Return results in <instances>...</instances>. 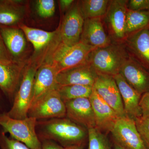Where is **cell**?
<instances>
[{
	"mask_svg": "<svg viewBox=\"0 0 149 149\" xmlns=\"http://www.w3.org/2000/svg\"><path fill=\"white\" fill-rule=\"evenodd\" d=\"M101 18L85 19L80 42L95 49L111 44V40L106 33Z\"/></svg>",
	"mask_w": 149,
	"mask_h": 149,
	"instance_id": "ac0fdd59",
	"label": "cell"
},
{
	"mask_svg": "<svg viewBox=\"0 0 149 149\" xmlns=\"http://www.w3.org/2000/svg\"><path fill=\"white\" fill-rule=\"evenodd\" d=\"M149 27L130 34L125 37V45L136 57H134L146 68H149Z\"/></svg>",
	"mask_w": 149,
	"mask_h": 149,
	"instance_id": "44dd1931",
	"label": "cell"
},
{
	"mask_svg": "<svg viewBox=\"0 0 149 149\" xmlns=\"http://www.w3.org/2000/svg\"><path fill=\"white\" fill-rule=\"evenodd\" d=\"M113 77L120 92L125 116L134 120L141 117L139 103L142 95L132 88L119 73Z\"/></svg>",
	"mask_w": 149,
	"mask_h": 149,
	"instance_id": "ffe728a7",
	"label": "cell"
},
{
	"mask_svg": "<svg viewBox=\"0 0 149 149\" xmlns=\"http://www.w3.org/2000/svg\"><path fill=\"white\" fill-rule=\"evenodd\" d=\"M119 74L142 95L149 92V71L133 56L125 61Z\"/></svg>",
	"mask_w": 149,
	"mask_h": 149,
	"instance_id": "8fae6325",
	"label": "cell"
},
{
	"mask_svg": "<svg viewBox=\"0 0 149 149\" xmlns=\"http://www.w3.org/2000/svg\"><path fill=\"white\" fill-rule=\"evenodd\" d=\"M93 87L119 117L126 116L120 92L113 76L98 73Z\"/></svg>",
	"mask_w": 149,
	"mask_h": 149,
	"instance_id": "30bf717a",
	"label": "cell"
},
{
	"mask_svg": "<svg viewBox=\"0 0 149 149\" xmlns=\"http://www.w3.org/2000/svg\"><path fill=\"white\" fill-rule=\"evenodd\" d=\"M21 82L15 95L12 105L6 114L15 119H22L28 117V111L32 103L34 80L39 67L28 61Z\"/></svg>",
	"mask_w": 149,
	"mask_h": 149,
	"instance_id": "277c9868",
	"label": "cell"
},
{
	"mask_svg": "<svg viewBox=\"0 0 149 149\" xmlns=\"http://www.w3.org/2000/svg\"><path fill=\"white\" fill-rule=\"evenodd\" d=\"M36 10L38 15L43 18H49L54 14L55 3L54 0H38Z\"/></svg>",
	"mask_w": 149,
	"mask_h": 149,
	"instance_id": "4316f807",
	"label": "cell"
},
{
	"mask_svg": "<svg viewBox=\"0 0 149 149\" xmlns=\"http://www.w3.org/2000/svg\"><path fill=\"white\" fill-rule=\"evenodd\" d=\"M84 20L78 2H74L67 12L59 26L61 42L68 46L79 43Z\"/></svg>",
	"mask_w": 149,
	"mask_h": 149,
	"instance_id": "9c48e42d",
	"label": "cell"
},
{
	"mask_svg": "<svg viewBox=\"0 0 149 149\" xmlns=\"http://www.w3.org/2000/svg\"><path fill=\"white\" fill-rule=\"evenodd\" d=\"M89 99L94 111L96 128L104 134L110 133L120 117L99 95L93 87Z\"/></svg>",
	"mask_w": 149,
	"mask_h": 149,
	"instance_id": "4fadbf2b",
	"label": "cell"
},
{
	"mask_svg": "<svg viewBox=\"0 0 149 149\" xmlns=\"http://www.w3.org/2000/svg\"><path fill=\"white\" fill-rule=\"evenodd\" d=\"M142 116H149V92L141 96L139 103Z\"/></svg>",
	"mask_w": 149,
	"mask_h": 149,
	"instance_id": "1f68e13d",
	"label": "cell"
},
{
	"mask_svg": "<svg viewBox=\"0 0 149 149\" xmlns=\"http://www.w3.org/2000/svg\"><path fill=\"white\" fill-rule=\"evenodd\" d=\"M13 62L0 33V63L9 64Z\"/></svg>",
	"mask_w": 149,
	"mask_h": 149,
	"instance_id": "4dcf8cb0",
	"label": "cell"
},
{
	"mask_svg": "<svg viewBox=\"0 0 149 149\" xmlns=\"http://www.w3.org/2000/svg\"><path fill=\"white\" fill-rule=\"evenodd\" d=\"M36 130L40 141H54L64 148H83L88 140V129L66 117L37 120Z\"/></svg>",
	"mask_w": 149,
	"mask_h": 149,
	"instance_id": "6da1fadb",
	"label": "cell"
},
{
	"mask_svg": "<svg viewBox=\"0 0 149 149\" xmlns=\"http://www.w3.org/2000/svg\"><path fill=\"white\" fill-rule=\"evenodd\" d=\"M74 1L72 0H61L59 1L61 8L62 10H68L70 8L74 3Z\"/></svg>",
	"mask_w": 149,
	"mask_h": 149,
	"instance_id": "836d02e7",
	"label": "cell"
},
{
	"mask_svg": "<svg viewBox=\"0 0 149 149\" xmlns=\"http://www.w3.org/2000/svg\"><path fill=\"white\" fill-rule=\"evenodd\" d=\"M58 74L55 68L49 63H44L39 67L34 80L31 105L47 93L56 88Z\"/></svg>",
	"mask_w": 149,
	"mask_h": 149,
	"instance_id": "d6986e66",
	"label": "cell"
},
{
	"mask_svg": "<svg viewBox=\"0 0 149 149\" xmlns=\"http://www.w3.org/2000/svg\"><path fill=\"white\" fill-rule=\"evenodd\" d=\"M149 26V10L134 11L127 9L125 37Z\"/></svg>",
	"mask_w": 149,
	"mask_h": 149,
	"instance_id": "603a6c76",
	"label": "cell"
},
{
	"mask_svg": "<svg viewBox=\"0 0 149 149\" xmlns=\"http://www.w3.org/2000/svg\"><path fill=\"white\" fill-rule=\"evenodd\" d=\"M128 1H110L104 16L110 34L115 39L118 41L125 38V24Z\"/></svg>",
	"mask_w": 149,
	"mask_h": 149,
	"instance_id": "9a60e30c",
	"label": "cell"
},
{
	"mask_svg": "<svg viewBox=\"0 0 149 149\" xmlns=\"http://www.w3.org/2000/svg\"><path fill=\"white\" fill-rule=\"evenodd\" d=\"M135 121L140 136L149 149V116L137 118Z\"/></svg>",
	"mask_w": 149,
	"mask_h": 149,
	"instance_id": "f1b7e54d",
	"label": "cell"
},
{
	"mask_svg": "<svg viewBox=\"0 0 149 149\" xmlns=\"http://www.w3.org/2000/svg\"><path fill=\"white\" fill-rule=\"evenodd\" d=\"M22 2L14 0H0V26H18L22 23L26 8Z\"/></svg>",
	"mask_w": 149,
	"mask_h": 149,
	"instance_id": "7402d4cb",
	"label": "cell"
},
{
	"mask_svg": "<svg viewBox=\"0 0 149 149\" xmlns=\"http://www.w3.org/2000/svg\"><path fill=\"white\" fill-rule=\"evenodd\" d=\"M95 49L81 42L68 46L60 41L51 49L43 63H51L59 73L85 63L89 54Z\"/></svg>",
	"mask_w": 149,
	"mask_h": 149,
	"instance_id": "3957f363",
	"label": "cell"
},
{
	"mask_svg": "<svg viewBox=\"0 0 149 149\" xmlns=\"http://www.w3.org/2000/svg\"><path fill=\"white\" fill-rule=\"evenodd\" d=\"M110 133L112 140L128 149H149L139 134L135 120L128 116L119 117Z\"/></svg>",
	"mask_w": 149,
	"mask_h": 149,
	"instance_id": "52a82bcc",
	"label": "cell"
},
{
	"mask_svg": "<svg viewBox=\"0 0 149 149\" xmlns=\"http://www.w3.org/2000/svg\"><path fill=\"white\" fill-rule=\"evenodd\" d=\"M27 116L37 120L66 117L65 104L56 88L32 104Z\"/></svg>",
	"mask_w": 149,
	"mask_h": 149,
	"instance_id": "8992f818",
	"label": "cell"
},
{
	"mask_svg": "<svg viewBox=\"0 0 149 149\" xmlns=\"http://www.w3.org/2000/svg\"><path fill=\"white\" fill-rule=\"evenodd\" d=\"M111 143L112 145V149H128L120 146L113 140H112Z\"/></svg>",
	"mask_w": 149,
	"mask_h": 149,
	"instance_id": "e575fe53",
	"label": "cell"
},
{
	"mask_svg": "<svg viewBox=\"0 0 149 149\" xmlns=\"http://www.w3.org/2000/svg\"><path fill=\"white\" fill-rule=\"evenodd\" d=\"M64 103L66 118L87 129L96 128L94 111L89 98H80Z\"/></svg>",
	"mask_w": 149,
	"mask_h": 149,
	"instance_id": "2e32d148",
	"label": "cell"
},
{
	"mask_svg": "<svg viewBox=\"0 0 149 149\" xmlns=\"http://www.w3.org/2000/svg\"><path fill=\"white\" fill-rule=\"evenodd\" d=\"M2 95H4L3 93L2 92V91L0 90V115L3 114V113H5L2 111L1 107L2 105L1 104L2 100Z\"/></svg>",
	"mask_w": 149,
	"mask_h": 149,
	"instance_id": "d590c367",
	"label": "cell"
},
{
	"mask_svg": "<svg viewBox=\"0 0 149 149\" xmlns=\"http://www.w3.org/2000/svg\"><path fill=\"white\" fill-rule=\"evenodd\" d=\"M18 27L22 30L27 40L32 44L34 47V58L29 61L30 62H35L43 53L46 54L44 61L51 49L61 40L59 27L52 32L29 27L23 22L20 23Z\"/></svg>",
	"mask_w": 149,
	"mask_h": 149,
	"instance_id": "ba28073f",
	"label": "cell"
},
{
	"mask_svg": "<svg viewBox=\"0 0 149 149\" xmlns=\"http://www.w3.org/2000/svg\"><path fill=\"white\" fill-rule=\"evenodd\" d=\"M0 33L14 62H22L27 50V38L18 26H0Z\"/></svg>",
	"mask_w": 149,
	"mask_h": 149,
	"instance_id": "e0dca14e",
	"label": "cell"
},
{
	"mask_svg": "<svg viewBox=\"0 0 149 149\" xmlns=\"http://www.w3.org/2000/svg\"><path fill=\"white\" fill-rule=\"evenodd\" d=\"M130 56L125 46L112 43L103 47L96 48L90 53L87 61L98 73L114 76Z\"/></svg>",
	"mask_w": 149,
	"mask_h": 149,
	"instance_id": "7a4b0ae2",
	"label": "cell"
},
{
	"mask_svg": "<svg viewBox=\"0 0 149 149\" xmlns=\"http://www.w3.org/2000/svg\"><path fill=\"white\" fill-rule=\"evenodd\" d=\"M27 65V61L13 62L9 64L0 63V90L11 102Z\"/></svg>",
	"mask_w": 149,
	"mask_h": 149,
	"instance_id": "7c38bea8",
	"label": "cell"
},
{
	"mask_svg": "<svg viewBox=\"0 0 149 149\" xmlns=\"http://www.w3.org/2000/svg\"><path fill=\"white\" fill-rule=\"evenodd\" d=\"M0 149H30L25 144L9 138L0 126Z\"/></svg>",
	"mask_w": 149,
	"mask_h": 149,
	"instance_id": "83f0119b",
	"label": "cell"
},
{
	"mask_svg": "<svg viewBox=\"0 0 149 149\" xmlns=\"http://www.w3.org/2000/svg\"><path fill=\"white\" fill-rule=\"evenodd\" d=\"M127 7L128 9L131 10H149V0L128 1Z\"/></svg>",
	"mask_w": 149,
	"mask_h": 149,
	"instance_id": "f546056e",
	"label": "cell"
},
{
	"mask_svg": "<svg viewBox=\"0 0 149 149\" xmlns=\"http://www.w3.org/2000/svg\"><path fill=\"white\" fill-rule=\"evenodd\" d=\"M57 90L63 101L80 98H89L93 91V87L86 85H73L57 86Z\"/></svg>",
	"mask_w": 149,
	"mask_h": 149,
	"instance_id": "d4e9b609",
	"label": "cell"
},
{
	"mask_svg": "<svg viewBox=\"0 0 149 149\" xmlns=\"http://www.w3.org/2000/svg\"><path fill=\"white\" fill-rule=\"evenodd\" d=\"M109 2V0H83L78 2V4L85 19L104 16Z\"/></svg>",
	"mask_w": 149,
	"mask_h": 149,
	"instance_id": "cb8c5ba5",
	"label": "cell"
},
{
	"mask_svg": "<svg viewBox=\"0 0 149 149\" xmlns=\"http://www.w3.org/2000/svg\"><path fill=\"white\" fill-rule=\"evenodd\" d=\"M37 119L12 118L5 113L0 115V126L11 137L25 144L30 149H42V143L36 132Z\"/></svg>",
	"mask_w": 149,
	"mask_h": 149,
	"instance_id": "5b68a950",
	"label": "cell"
},
{
	"mask_svg": "<svg viewBox=\"0 0 149 149\" xmlns=\"http://www.w3.org/2000/svg\"></svg>",
	"mask_w": 149,
	"mask_h": 149,
	"instance_id": "74e56055",
	"label": "cell"
},
{
	"mask_svg": "<svg viewBox=\"0 0 149 149\" xmlns=\"http://www.w3.org/2000/svg\"><path fill=\"white\" fill-rule=\"evenodd\" d=\"M42 143V149H64L58 143L54 141L50 140H44L41 141Z\"/></svg>",
	"mask_w": 149,
	"mask_h": 149,
	"instance_id": "d6a6232c",
	"label": "cell"
},
{
	"mask_svg": "<svg viewBox=\"0 0 149 149\" xmlns=\"http://www.w3.org/2000/svg\"><path fill=\"white\" fill-rule=\"evenodd\" d=\"M98 73L87 61L59 72L56 77L58 86L79 85L93 87Z\"/></svg>",
	"mask_w": 149,
	"mask_h": 149,
	"instance_id": "5bb4252c",
	"label": "cell"
},
{
	"mask_svg": "<svg viewBox=\"0 0 149 149\" xmlns=\"http://www.w3.org/2000/svg\"><path fill=\"white\" fill-rule=\"evenodd\" d=\"M88 149H112L111 142L106 134L96 128L88 129Z\"/></svg>",
	"mask_w": 149,
	"mask_h": 149,
	"instance_id": "484cf974",
	"label": "cell"
},
{
	"mask_svg": "<svg viewBox=\"0 0 149 149\" xmlns=\"http://www.w3.org/2000/svg\"><path fill=\"white\" fill-rule=\"evenodd\" d=\"M64 149H83V148L77 146H72L64 148Z\"/></svg>",
	"mask_w": 149,
	"mask_h": 149,
	"instance_id": "8d00e7d4",
	"label": "cell"
}]
</instances>
